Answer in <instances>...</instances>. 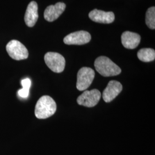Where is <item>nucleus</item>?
Listing matches in <instances>:
<instances>
[{
  "mask_svg": "<svg viewBox=\"0 0 155 155\" xmlns=\"http://www.w3.org/2000/svg\"><path fill=\"white\" fill-rule=\"evenodd\" d=\"M101 97V93L97 89L87 90L78 97L77 102L79 105L92 107L98 104Z\"/></svg>",
  "mask_w": 155,
  "mask_h": 155,
  "instance_id": "6",
  "label": "nucleus"
},
{
  "mask_svg": "<svg viewBox=\"0 0 155 155\" xmlns=\"http://www.w3.org/2000/svg\"><path fill=\"white\" fill-rule=\"evenodd\" d=\"M56 111V104L51 97L44 95L40 98L35 106V116L39 119H45L53 116Z\"/></svg>",
  "mask_w": 155,
  "mask_h": 155,
  "instance_id": "1",
  "label": "nucleus"
},
{
  "mask_svg": "<svg viewBox=\"0 0 155 155\" xmlns=\"http://www.w3.org/2000/svg\"><path fill=\"white\" fill-rule=\"evenodd\" d=\"M94 66L97 72L104 77H113L121 72V68L106 56H100L94 62Z\"/></svg>",
  "mask_w": 155,
  "mask_h": 155,
  "instance_id": "2",
  "label": "nucleus"
},
{
  "mask_svg": "<svg viewBox=\"0 0 155 155\" xmlns=\"http://www.w3.org/2000/svg\"><path fill=\"white\" fill-rule=\"evenodd\" d=\"M95 77L94 70L89 67H82L77 74V88L79 91H84L89 88Z\"/></svg>",
  "mask_w": 155,
  "mask_h": 155,
  "instance_id": "5",
  "label": "nucleus"
},
{
  "mask_svg": "<svg viewBox=\"0 0 155 155\" xmlns=\"http://www.w3.org/2000/svg\"><path fill=\"white\" fill-rule=\"evenodd\" d=\"M137 57L141 61L150 62L155 59V50L152 48H142L137 52Z\"/></svg>",
  "mask_w": 155,
  "mask_h": 155,
  "instance_id": "13",
  "label": "nucleus"
},
{
  "mask_svg": "<svg viewBox=\"0 0 155 155\" xmlns=\"http://www.w3.org/2000/svg\"><path fill=\"white\" fill-rule=\"evenodd\" d=\"M90 34L84 31H80L70 33L64 38V43L67 45H83L91 40Z\"/></svg>",
  "mask_w": 155,
  "mask_h": 155,
  "instance_id": "7",
  "label": "nucleus"
},
{
  "mask_svg": "<svg viewBox=\"0 0 155 155\" xmlns=\"http://www.w3.org/2000/svg\"><path fill=\"white\" fill-rule=\"evenodd\" d=\"M39 17L38 6L35 1H31L28 4L25 12L24 21L29 27H33Z\"/></svg>",
  "mask_w": 155,
  "mask_h": 155,
  "instance_id": "11",
  "label": "nucleus"
},
{
  "mask_svg": "<svg viewBox=\"0 0 155 155\" xmlns=\"http://www.w3.org/2000/svg\"><path fill=\"white\" fill-rule=\"evenodd\" d=\"M66 7V4L63 2H58L55 5L48 6L44 13L45 19L48 22L55 21L64 11Z\"/></svg>",
  "mask_w": 155,
  "mask_h": 155,
  "instance_id": "10",
  "label": "nucleus"
},
{
  "mask_svg": "<svg viewBox=\"0 0 155 155\" xmlns=\"http://www.w3.org/2000/svg\"><path fill=\"white\" fill-rule=\"evenodd\" d=\"M90 18L94 22L102 24H110L115 19V16L112 12H105L94 9L89 13Z\"/></svg>",
  "mask_w": 155,
  "mask_h": 155,
  "instance_id": "9",
  "label": "nucleus"
},
{
  "mask_svg": "<svg viewBox=\"0 0 155 155\" xmlns=\"http://www.w3.org/2000/svg\"><path fill=\"white\" fill-rule=\"evenodd\" d=\"M6 50L9 56L16 61L26 59L29 55L25 45L16 40L10 41L6 46Z\"/></svg>",
  "mask_w": 155,
  "mask_h": 155,
  "instance_id": "3",
  "label": "nucleus"
},
{
  "mask_svg": "<svg viewBox=\"0 0 155 155\" xmlns=\"http://www.w3.org/2000/svg\"><path fill=\"white\" fill-rule=\"evenodd\" d=\"M46 65L51 70L56 73H61L64 70L66 61L64 58L59 53L49 52L45 56Z\"/></svg>",
  "mask_w": 155,
  "mask_h": 155,
  "instance_id": "4",
  "label": "nucleus"
},
{
  "mask_svg": "<svg viewBox=\"0 0 155 155\" xmlns=\"http://www.w3.org/2000/svg\"><path fill=\"white\" fill-rule=\"evenodd\" d=\"M122 90V86L120 82L116 81H111L103 92V99L105 102H111Z\"/></svg>",
  "mask_w": 155,
  "mask_h": 155,
  "instance_id": "8",
  "label": "nucleus"
},
{
  "mask_svg": "<svg viewBox=\"0 0 155 155\" xmlns=\"http://www.w3.org/2000/svg\"><path fill=\"white\" fill-rule=\"evenodd\" d=\"M145 22L147 25L151 29H155V8L150 7L146 13Z\"/></svg>",
  "mask_w": 155,
  "mask_h": 155,
  "instance_id": "14",
  "label": "nucleus"
},
{
  "mask_svg": "<svg viewBox=\"0 0 155 155\" xmlns=\"http://www.w3.org/2000/svg\"><path fill=\"white\" fill-rule=\"evenodd\" d=\"M141 37L138 33L125 31L121 36V42L124 47L127 49H134L139 45Z\"/></svg>",
  "mask_w": 155,
  "mask_h": 155,
  "instance_id": "12",
  "label": "nucleus"
},
{
  "mask_svg": "<svg viewBox=\"0 0 155 155\" xmlns=\"http://www.w3.org/2000/svg\"><path fill=\"white\" fill-rule=\"evenodd\" d=\"M21 85L22 86V89L29 91V89L31 85V81L29 78H25L24 79H22L21 81Z\"/></svg>",
  "mask_w": 155,
  "mask_h": 155,
  "instance_id": "15",
  "label": "nucleus"
},
{
  "mask_svg": "<svg viewBox=\"0 0 155 155\" xmlns=\"http://www.w3.org/2000/svg\"><path fill=\"white\" fill-rule=\"evenodd\" d=\"M29 91H27V90L21 89L18 90V94L20 97H21L22 98H26L28 97V95H29Z\"/></svg>",
  "mask_w": 155,
  "mask_h": 155,
  "instance_id": "16",
  "label": "nucleus"
}]
</instances>
